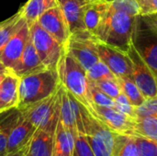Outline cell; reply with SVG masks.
Returning <instances> with one entry per match:
<instances>
[{
  "instance_id": "cell-1",
  "label": "cell",
  "mask_w": 157,
  "mask_h": 156,
  "mask_svg": "<svg viewBox=\"0 0 157 156\" xmlns=\"http://www.w3.org/2000/svg\"><path fill=\"white\" fill-rule=\"evenodd\" d=\"M56 71L60 84L95 116L86 71L66 51L60 58Z\"/></svg>"
},
{
  "instance_id": "cell-2",
  "label": "cell",
  "mask_w": 157,
  "mask_h": 156,
  "mask_svg": "<svg viewBox=\"0 0 157 156\" xmlns=\"http://www.w3.org/2000/svg\"><path fill=\"white\" fill-rule=\"evenodd\" d=\"M136 17L122 11H114L110 6L96 33V38L127 51L132 43Z\"/></svg>"
},
{
  "instance_id": "cell-3",
  "label": "cell",
  "mask_w": 157,
  "mask_h": 156,
  "mask_svg": "<svg viewBox=\"0 0 157 156\" xmlns=\"http://www.w3.org/2000/svg\"><path fill=\"white\" fill-rule=\"evenodd\" d=\"M56 69L44 70L19 78L18 108L40 101L55 94L60 86Z\"/></svg>"
},
{
  "instance_id": "cell-4",
  "label": "cell",
  "mask_w": 157,
  "mask_h": 156,
  "mask_svg": "<svg viewBox=\"0 0 157 156\" xmlns=\"http://www.w3.org/2000/svg\"><path fill=\"white\" fill-rule=\"evenodd\" d=\"M132 41L157 82V28L145 16L136 17Z\"/></svg>"
},
{
  "instance_id": "cell-5",
  "label": "cell",
  "mask_w": 157,
  "mask_h": 156,
  "mask_svg": "<svg viewBox=\"0 0 157 156\" xmlns=\"http://www.w3.org/2000/svg\"><path fill=\"white\" fill-rule=\"evenodd\" d=\"M84 132L96 156H112L115 132L83 106Z\"/></svg>"
},
{
  "instance_id": "cell-6",
  "label": "cell",
  "mask_w": 157,
  "mask_h": 156,
  "mask_svg": "<svg viewBox=\"0 0 157 156\" xmlns=\"http://www.w3.org/2000/svg\"><path fill=\"white\" fill-rule=\"evenodd\" d=\"M19 110L22 115L35 126L36 129L54 132L60 120L58 90L55 94L50 96L49 97L21 108Z\"/></svg>"
},
{
  "instance_id": "cell-7",
  "label": "cell",
  "mask_w": 157,
  "mask_h": 156,
  "mask_svg": "<svg viewBox=\"0 0 157 156\" xmlns=\"http://www.w3.org/2000/svg\"><path fill=\"white\" fill-rule=\"evenodd\" d=\"M29 37L45 67L56 69L60 58L65 51V48L37 22L29 26Z\"/></svg>"
},
{
  "instance_id": "cell-8",
  "label": "cell",
  "mask_w": 157,
  "mask_h": 156,
  "mask_svg": "<svg viewBox=\"0 0 157 156\" xmlns=\"http://www.w3.org/2000/svg\"><path fill=\"white\" fill-rule=\"evenodd\" d=\"M98 40L90 33L83 36H70L65 45V51L87 71L100 60L97 49Z\"/></svg>"
},
{
  "instance_id": "cell-9",
  "label": "cell",
  "mask_w": 157,
  "mask_h": 156,
  "mask_svg": "<svg viewBox=\"0 0 157 156\" xmlns=\"http://www.w3.org/2000/svg\"><path fill=\"white\" fill-rule=\"evenodd\" d=\"M127 53L132 63V78L144 97L147 99L156 97V79L145 61L133 46L132 41L127 51Z\"/></svg>"
},
{
  "instance_id": "cell-10",
  "label": "cell",
  "mask_w": 157,
  "mask_h": 156,
  "mask_svg": "<svg viewBox=\"0 0 157 156\" xmlns=\"http://www.w3.org/2000/svg\"><path fill=\"white\" fill-rule=\"evenodd\" d=\"M97 49L100 61L109 68L116 77H132V63L127 51L100 40L97 41Z\"/></svg>"
},
{
  "instance_id": "cell-11",
  "label": "cell",
  "mask_w": 157,
  "mask_h": 156,
  "mask_svg": "<svg viewBox=\"0 0 157 156\" xmlns=\"http://www.w3.org/2000/svg\"><path fill=\"white\" fill-rule=\"evenodd\" d=\"M60 103V121L63 126L74 132L78 131H84L81 104L72 94H70L62 85L58 89Z\"/></svg>"
},
{
  "instance_id": "cell-12",
  "label": "cell",
  "mask_w": 157,
  "mask_h": 156,
  "mask_svg": "<svg viewBox=\"0 0 157 156\" xmlns=\"http://www.w3.org/2000/svg\"><path fill=\"white\" fill-rule=\"evenodd\" d=\"M29 40V26L25 20L0 51V62L9 71L21 57Z\"/></svg>"
},
{
  "instance_id": "cell-13",
  "label": "cell",
  "mask_w": 157,
  "mask_h": 156,
  "mask_svg": "<svg viewBox=\"0 0 157 156\" xmlns=\"http://www.w3.org/2000/svg\"><path fill=\"white\" fill-rule=\"evenodd\" d=\"M36 22L65 48L71 32L59 6L44 12Z\"/></svg>"
},
{
  "instance_id": "cell-14",
  "label": "cell",
  "mask_w": 157,
  "mask_h": 156,
  "mask_svg": "<svg viewBox=\"0 0 157 156\" xmlns=\"http://www.w3.org/2000/svg\"><path fill=\"white\" fill-rule=\"evenodd\" d=\"M95 117L100 120L112 131L119 134H133L135 120L125 115L115 108L94 106Z\"/></svg>"
},
{
  "instance_id": "cell-15",
  "label": "cell",
  "mask_w": 157,
  "mask_h": 156,
  "mask_svg": "<svg viewBox=\"0 0 157 156\" xmlns=\"http://www.w3.org/2000/svg\"><path fill=\"white\" fill-rule=\"evenodd\" d=\"M59 6L67 21L71 36L89 34L84 23V11L86 0H58ZM91 34V33H90Z\"/></svg>"
},
{
  "instance_id": "cell-16",
  "label": "cell",
  "mask_w": 157,
  "mask_h": 156,
  "mask_svg": "<svg viewBox=\"0 0 157 156\" xmlns=\"http://www.w3.org/2000/svg\"><path fill=\"white\" fill-rule=\"evenodd\" d=\"M44 69H46V67L42 63L29 37V40L21 57L14 65V67L9 71V73L20 78L24 75H28Z\"/></svg>"
},
{
  "instance_id": "cell-17",
  "label": "cell",
  "mask_w": 157,
  "mask_h": 156,
  "mask_svg": "<svg viewBox=\"0 0 157 156\" xmlns=\"http://www.w3.org/2000/svg\"><path fill=\"white\" fill-rule=\"evenodd\" d=\"M21 112V111H20ZM37 129L22 113L8 134L6 153H14L27 145Z\"/></svg>"
},
{
  "instance_id": "cell-18",
  "label": "cell",
  "mask_w": 157,
  "mask_h": 156,
  "mask_svg": "<svg viewBox=\"0 0 157 156\" xmlns=\"http://www.w3.org/2000/svg\"><path fill=\"white\" fill-rule=\"evenodd\" d=\"M110 7V3L106 0H90L84 11V23L88 32L96 37V33Z\"/></svg>"
},
{
  "instance_id": "cell-19",
  "label": "cell",
  "mask_w": 157,
  "mask_h": 156,
  "mask_svg": "<svg viewBox=\"0 0 157 156\" xmlns=\"http://www.w3.org/2000/svg\"><path fill=\"white\" fill-rule=\"evenodd\" d=\"M18 86L19 78L7 73L0 84V112L12 108H17L19 101Z\"/></svg>"
},
{
  "instance_id": "cell-20",
  "label": "cell",
  "mask_w": 157,
  "mask_h": 156,
  "mask_svg": "<svg viewBox=\"0 0 157 156\" xmlns=\"http://www.w3.org/2000/svg\"><path fill=\"white\" fill-rule=\"evenodd\" d=\"M75 149V132L59 120L54 131V143L52 156H73Z\"/></svg>"
},
{
  "instance_id": "cell-21",
  "label": "cell",
  "mask_w": 157,
  "mask_h": 156,
  "mask_svg": "<svg viewBox=\"0 0 157 156\" xmlns=\"http://www.w3.org/2000/svg\"><path fill=\"white\" fill-rule=\"evenodd\" d=\"M54 143V132L37 129L32 135L29 147V156H52Z\"/></svg>"
},
{
  "instance_id": "cell-22",
  "label": "cell",
  "mask_w": 157,
  "mask_h": 156,
  "mask_svg": "<svg viewBox=\"0 0 157 156\" xmlns=\"http://www.w3.org/2000/svg\"><path fill=\"white\" fill-rule=\"evenodd\" d=\"M57 6H59L58 0H28L19 8V12L29 26H30L44 12Z\"/></svg>"
},
{
  "instance_id": "cell-23",
  "label": "cell",
  "mask_w": 157,
  "mask_h": 156,
  "mask_svg": "<svg viewBox=\"0 0 157 156\" xmlns=\"http://www.w3.org/2000/svg\"><path fill=\"white\" fill-rule=\"evenodd\" d=\"M112 156H140L133 135L115 133Z\"/></svg>"
},
{
  "instance_id": "cell-24",
  "label": "cell",
  "mask_w": 157,
  "mask_h": 156,
  "mask_svg": "<svg viewBox=\"0 0 157 156\" xmlns=\"http://www.w3.org/2000/svg\"><path fill=\"white\" fill-rule=\"evenodd\" d=\"M117 82L121 88V93H123L127 97V98L129 99V101L133 107L137 108L145 101L146 98L139 89L138 86L136 85L132 77L130 76L117 77Z\"/></svg>"
},
{
  "instance_id": "cell-25",
  "label": "cell",
  "mask_w": 157,
  "mask_h": 156,
  "mask_svg": "<svg viewBox=\"0 0 157 156\" xmlns=\"http://www.w3.org/2000/svg\"><path fill=\"white\" fill-rule=\"evenodd\" d=\"M157 142V117L137 118L133 127V134Z\"/></svg>"
},
{
  "instance_id": "cell-26",
  "label": "cell",
  "mask_w": 157,
  "mask_h": 156,
  "mask_svg": "<svg viewBox=\"0 0 157 156\" xmlns=\"http://www.w3.org/2000/svg\"><path fill=\"white\" fill-rule=\"evenodd\" d=\"M24 21L25 18L18 10L9 18L0 22V51Z\"/></svg>"
},
{
  "instance_id": "cell-27",
  "label": "cell",
  "mask_w": 157,
  "mask_h": 156,
  "mask_svg": "<svg viewBox=\"0 0 157 156\" xmlns=\"http://www.w3.org/2000/svg\"><path fill=\"white\" fill-rule=\"evenodd\" d=\"M89 81V80H88ZM89 96L91 102L94 106L115 108V100L102 92L93 82L89 81Z\"/></svg>"
},
{
  "instance_id": "cell-28",
  "label": "cell",
  "mask_w": 157,
  "mask_h": 156,
  "mask_svg": "<svg viewBox=\"0 0 157 156\" xmlns=\"http://www.w3.org/2000/svg\"><path fill=\"white\" fill-rule=\"evenodd\" d=\"M86 75L91 82H98L105 79H116V76L109 68L100 60L86 71Z\"/></svg>"
},
{
  "instance_id": "cell-29",
  "label": "cell",
  "mask_w": 157,
  "mask_h": 156,
  "mask_svg": "<svg viewBox=\"0 0 157 156\" xmlns=\"http://www.w3.org/2000/svg\"><path fill=\"white\" fill-rule=\"evenodd\" d=\"M73 156H96L88 140L82 131H75V149Z\"/></svg>"
},
{
  "instance_id": "cell-30",
  "label": "cell",
  "mask_w": 157,
  "mask_h": 156,
  "mask_svg": "<svg viewBox=\"0 0 157 156\" xmlns=\"http://www.w3.org/2000/svg\"><path fill=\"white\" fill-rule=\"evenodd\" d=\"M110 6L114 11H122L132 16L141 15L140 5L137 0H113Z\"/></svg>"
},
{
  "instance_id": "cell-31",
  "label": "cell",
  "mask_w": 157,
  "mask_h": 156,
  "mask_svg": "<svg viewBox=\"0 0 157 156\" xmlns=\"http://www.w3.org/2000/svg\"><path fill=\"white\" fill-rule=\"evenodd\" d=\"M137 143L140 156H157V142L133 135Z\"/></svg>"
},
{
  "instance_id": "cell-32",
  "label": "cell",
  "mask_w": 157,
  "mask_h": 156,
  "mask_svg": "<svg viewBox=\"0 0 157 156\" xmlns=\"http://www.w3.org/2000/svg\"><path fill=\"white\" fill-rule=\"evenodd\" d=\"M137 118L144 117H157V96L147 98L139 107L135 108Z\"/></svg>"
},
{
  "instance_id": "cell-33",
  "label": "cell",
  "mask_w": 157,
  "mask_h": 156,
  "mask_svg": "<svg viewBox=\"0 0 157 156\" xmlns=\"http://www.w3.org/2000/svg\"><path fill=\"white\" fill-rule=\"evenodd\" d=\"M93 83L102 92H104L105 94H107L109 97H112L113 99H115L121 93V88L117 82V77L116 79H105V80H100V81L93 82Z\"/></svg>"
},
{
  "instance_id": "cell-34",
  "label": "cell",
  "mask_w": 157,
  "mask_h": 156,
  "mask_svg": "<svg viewBox=\"0 0 157 156\" xmlns=\"http://www.w3.org/2000/svg\"><path fill=\"white\" fill-rule=\"evenodd\" d=\"M115 108L120 110L121 112L124 113L125 115L136 120V112H135V107H133L131 102L129 101V99L127 98V97L123 94L121 93L115 99Z\"/></svg>"
},
{
  "instance_id": "cell-35",
  "label": "cell",
  "mask_w": 157,
  "mask_h": 156,
  "mask_svg": "<svg viewBox=\"0 0 157 156\" xmlns=\"http://www.w3.org/2000/svg\"><path fill=\"white\" fill-rule=\"evenodd\" d=\"M140 8L141 16H145L157 12V0H137Z\"/></svg>"
},
{
  "instance_id": "cell-36",
  "label": "cell",
  "mask_w": 157,
  "mask_h": 156,
  "mask_svg": "<svg viewBox=\"0 0 157 156\" xmlns=\"http://www.w3.org/2000/svg\"><path fill=\"white\" fill-rule=\"evenodd\" d=\"M9 132H10L9 131L0 127V156L6 153L7 138H8Z\"/></svg>"
},
{
  "instance_id": "cell-37",
  "label": "cell",
  "mask_w": 157,
  "mask_h": 156,
  "mask_svg": "<svg viewBox=\"0 0 157 156\" xmlns=\"http://www.w3.org/2000/svg\"><path fill=\"white\" fill-rule=\"evenodd\" d=\"M29 143L27 145H25L23 148H21L20 150H18L17 152H14V153H6L5 154H3V155L1 156H24L25 154L27 153L28 149H29Z\"/></svg>"
},
{
  "instance_id": "cell-38",
  "label": "cell",
  "mask_w": 157,
  "mask_h": 156,
  "mask_svg": "<svg viewBox=\"0 0 157 156\" xmlns=\"http://www.w3.org/2000/svg\"><path fill=\"white\" fill-rule=\"evenodd\" d=\"M145 16H147L150 19H152L154 22H155L157 24V12L153 13V14H149V15H145Z\"/></svg>"
},
{
  "instance_id": "cell-39",
  "label": "cell",
  "mask_w": 157,
  "mask_h": 156,
  "mask_svg": "<svg viewBox=\"0 0 157 156\" xmlns=\"http://www.w3.org/2000/svg\"><path fill=\"white\" fill-rule=\"evenodd\" d=\"M4 73H8V71L5 68V66L0 62V74H4Z\"/></svg>"
},
{
  "instance_id": "cell-40",
  "label": "cell",
  "mask_w": 157,
  "mask_h": 156,
  "mask_svg": "<svg viewBox=\"0 0 157 156\" xmlns=\"http://www.w3.org/2000/svg\"><path fill=\"white\" fill-rule=\"evenodd\" d=\"M7 74V73H4V74H0V84L2 83V81L4 80V78L6 77V75Z\"/></svg>"
},
{
  "instance_id": "cell-41",
  "label": "cell",
  "mask_w": 157,
  "mask_h": 156,
  "mask_svg": "<svg viewBox=\"0 0 157 156\" xmlns=\"http://www.w3.org/2000/svg\"><path fill=\"white\" fill-rule=\"evenodd\" d=\"M145 17H147V18H148V19H149V20H150V21H151V22H152V23H153V24H154V25H155V27H156V28H157V24H156V23H155V22H154V21H153L152 19H150V18H149V17H148L147 16H145Z\"/></svg>"
},
{
  "instance_id": "cell-42",
  "label": "cell",
  "mask_w": 157,
  "mask_h": 156,
  "mask_svg": "<svg viewBox=\"0 0 157 156\" xmlns=\"http://www.w3.org/2000/svg\"><path fill=\"white\" fill-rule=\"evenodd\" d=\"M24 156H29V149H28V151H27V153L25 154V155Z\"/></svg>"
},
{
  "instance_id": "cell-43",
  "label": "cell",
  "mask_w": 157,
  "mask_h": 156,
  "mask_svg": "<svg viewBox=\"0 0 157 156\" xmlns=\"http://www.w3.org/2000/svg\"><path fill=\"white\" fill-rule=\"evenodd\" d=\"M86 1H90V0H86Z\"/></svg>"
}]
</instances>
